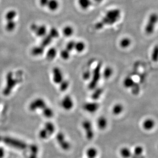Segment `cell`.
<instances>
[{
	"mask_svg": "<svg viewBox=\"0 0 158 158\" xmlns=\"http://www.w3.org/2000/svg\"><path fill=\"white\" fill-rule=\"evenodd\" d=\"M1 137L0 136V141H1Z\"/></svg>",
	"mask_w": 158,
	"mask_h": 158,
	"instance_id": "bcb514c9",
	"label": "cell"
},
{
	"mask_svg": "<svg viewBox=\"0 0 158 158\" xmlns=\"http://www.w3.org/2000/svg\"><path fill=\"white\" fill-rule=\"evenodd\" d=\"M97 2H101L102 0H95Z\"/></svg>",
	"mask_w": 158,
	"mask_h": 158,
	"instance_id": "ee69618b",
	"label": "cell"
},
{
	"mask_svg": "<svg viewBox=\"0 0 158 158\" xmlns=\"http://www.w3.org/2000/svg\"><path fill=\"white\" fill-rule=\"evenodd\" d=\"M49 0H39V4L42 7H46Z\"/></svg>",
	"mask_w": 158,
	"mask_h": 158,
	"instance_id": "60d3db41",
	"label": "cell"
},
{
	"mask_svg": "<svg viewBox=\"0 0 158 158\" xmlns=\"http://www.w3.org/2000/svg\"><path fill=\"white\" fill-rule=\"evenodd\" d=\"M39 136V137L41 139H43V140L47 139L49 136H50V135L48 134V132H47V130H46L44 128L40 130Z\"/></svg>",
	"mask_w": 158,
	"mask_h": 158,
	"instance_id": "e575fe53",
	"label": "cell"
},
{
	"mask_svg": "<svg viewBox=\"0 0 158 158\" xmlns=\"http://www.w3.org/2000/svg\"><path fill=\"white\" fill-rule=\"evenodd\" d=\"M17 12L14 9L9 10L7 12L5 15V19L6 21H15V17L17 16Z\"/></svg>",
	"mask_w": 158,
	"mask_h": 158,
	"instance_id": "2e32d148",
	"label": "cell"
},
{
	"mask_svg": "<svg viewBox=\"0 0 158 158\" xmlns=\"http://www.w3.org/2000/svg\"><path fill=\"white\" fill-rule=\"evenodd\" d=\"M123 84L124 86L126 88H132L135 84V83L132 78L129 77H127L124 79Z\"/></svg>",
	"mask_w": 158,
	"mask_h": 158,
	"instance_id": "ffe728a7",
	"label": "cell"
},
{
	"mask_svg": "<svg viewBox=\"0 0 158 158\" xmlns=\"http://www.w3.org/2000/svg\"><path fill=\"white\" fill-rule=\"evenodd\" d=\"M48 35H49L52 39H56L59 37V32L58 30L55 27H52L50 29Z\"/></svg>",
	"mask_w": 158,
	"mask_h": 158,
	"instance_id": "836d02e7",
	"label": "cell"
},
{
	"mask_svg": "<svg viewBox=\"0 0 158 158\" xmlns=\"http://www.w3.org/2000/svg\"><path fill=\"white\" fill-rule=\"evenodd\" d=\"M100 105L96 102H88L83 105V108L85 111L89 113H95L99 108Z\"/></svg>",
	"mask_w": 158,
	"mask_h": 158,
	"instance_id": "8fae6325",
	"label": "cell"
},
{
	"mask_svg": "<svg viewBox=\"0 0 158 158\" xmlns=\"http://www.w3.org/2000/svg\"><path fill=\"white\" fill-rule=\"evenodd\" d=\"M132 89H133V91L134 92L135 94H136V93H139V89H140V88H139V86H138V85L135 84L134 85V86L132 87Z\"/></svg>",
	"mask_w": 158,
	"mask_h": 158,
	"instance_id": "b9f144b4",
	"label": "cell"
},
{
	"mask_svg": "<svg viewBox=\"0 0 158 158\" xmlns=\"http://www.w3.org/2000/svg\"><path fill=\"white\" fill-rule=\"evenodd\" d=\"M132 40L128 37H124L120 40V46L123 49H126L132 44Z\"/></svg>",
	"mask_w": 158,
	"mask_h": 158,
	"instance_id": "e0dca14e",
	"label": "cell"
},
{
	"mask_svg": "<svg viewBox=\"0 0 158 158\" xmlns=\"http://www.w3.org/2000/svg\"><path fill=\"white\" fill-rule=\"evenodd\" d=\"M103 90L101 88H98L95 90V91L92 95V99L93 100H97L102 95Z\"/></svg>",
	"mask_w": 158,
	"mask_h": 158,
	"instance_id": "d590c367",
	"label": "cell"
},
{
	"mask_svg": "<svg viewBox=\"0 0 158 158\" xmlns=\"http://www.w3.org/2000/svg\"><path fill=\"white\" fill-rule=\"evenodd\" d=\"M124 111V106L121 103H117L115 104L112 108V112L113 115L116 116L121 114Z\"/></svg>",
	"mask_w": 158,
	"mask_h": 158,
	"instance_id": "d6986e66",
	"label": "cell"
},
{
	"mask_svg": "<svg viewBox=\"0 0 158 158\" xmlns=\"http://www.w3.org/2000/svg\"><path fill=\"white\" fill-rule=\"evenodd\" d=\"M79 6L83 10H87L91 6L92 2L91 0H78Z\"/></svg>",
	"mask_w": 158,
	"mask_h": 158,
	"instance_id": "ac0fdd59",
	"label": "cell"
},
{
	"mask_svg": "<svg viewBox=\"0 0 158 158\" xmlns=\"http://www.w3.org/2000/svg\"><path fill=\"white\" fill-rule=\"evenodd\" d=\"M143 149L140 146H138L134 148V154H132V156L130 158H139L140 156H142L143 153Z\"/></svg>",
	"mask_w": 158,
	"mask_h": 158,
	"instance_id": "f1b7e54d",
	"label": "cell"
},
{
	"mask_svg": "<svg viewBox=\"0 0 158 158\" xmlns=\"http://www.w3.org/2000/svg\"><path fill=\"white\" fill-rule=\"evenodd\" d=\"M44 51V47L41 45L33 48V49L31 50V52L33 56H39L43 54Z\"/></svg>",
	"mask_w": 158,
	"mask_h": 158,
	"instance_id": "484cf974",
	"label": "cell"
},
{
	"mask_svg": "<svg viewBox=\"0 0 158 158\" xmlns=\"http://www.w3.org/2000/svg\"><path fill=\"white\" fill-rule=\"evenodd\" d=\"M91 72H90L89 70L85 71L83 74V78L85 80H88L89 79H90L91 77Z\"/></svg>",
	"mask_w": 158,
	"mask_h": 158,
	"instance_id": "ab89813d",
	"label": "cell"
},
{
	"mask_svg": "<svg viewBox=\"0 0 158 158\" xmlns=\"http://www.w3.org/2000/svg\"><path fill=\"white\" fill-rule=\"evenodd\" d=\"M3 141L9 146L19 150H24L26 147V144L24 142L11 138L5 137L3 139Z\"/></svg>",
	"mask_w": 158,
	"mask_h": 158,
	"instance_id": "5b68a950",
	"label": "cell"
},
{
	"mask_svg": "<svg viewBox=\"0 0 158 158\" xmlns=\"http://www.w3.org/2000/svg\"><path fill=\"white\" fill-rule=\"evenodd\" d=\"M74 28L70 25H67L63 28V35L65 37H71L74 34Z\"/></svg>",
	"mask_w": 158,
	"mask_h": 158,
	"instance_id": "44dd1931",
	"label": "cell"
},
{
	"mask_svg": "<svg viewBox=\"0 0 158 158\" xmlns=\"http://www.w3.org/2000/svg\"><path fill=\"white\" fill-rule=\"evenodd\" d=\"M17 81L13 78V74L12 72H9L7 74L6 76V85L5 87L3 93L5 96H8L11 93L12 90L15 87V85L17 84Z\"/></svg>",
	"mask_w": 158,
	"mask_h": 158,
	"instance_id": "3957f363",
	"label": "cell"
},
{
	"mask_svg": "<svg viewBox=\"0 0 158 158\" xmlns=\"http://www.w3.org/2000/svg\"><path fill=\"white\" fill-rule=\"evenodd\" d=\"M86 155L88 158H95L97 155V150L93 147L89 148L87 150Z\"/></svg>",
	"mask_w": 158,
	"mask_h": 158,
	"instance_id": "f546056e",
	"label": "cell"
},
{
	"mask_svg": "<svg viewBox=\"0 0 158 158\" xmlns=\"http://www.w3.org/2000/svg\"><path fill=\"white\" fill-rule=\"evenodd\" d=\"M158 23V14L156 13H152L148 17L145 25L144 31L146 35H152L154 33L156 26Z\"/></svg>",
	"mask_w": 158,
	"mask_h": 158,
	"instance_id": "7a4b0ae2",
	"label": "cell"
},
{
	"mask_svg": "<svg viewBox=\"0 0 158 158\" xmlns=\"http://www.w3.org/2000/svg\"><path fill=\"white\" fill-rule=\"evenodd\" d=\"M82 127L85 132L87 139L89 140L93 139L94 132L93 129V126L90 122L87 120L83 122Z\"/></svg>",
	"mask_w": 158,
	"mask_h": 158,
	"instance_id": "52a82bcc",
	"label": "cell"
},
{
	"mask_svg": "<svg viewBox=\"0 0 158 158\" xmlns=\"http://www.w3.org/2000/svg\"><path fill=\"white\" fill-rule=\"evenodd\" d=\"M52 79L56 84H60L64 80L63 72L58 67H54L52 70Z\"/></svg>",
	"mask_w": 158,
	"mask_h": 158,
	"instance_id": "9c48e42d",
	"label": "cell"
},
{
	"mask_svg": "<svg viewBox=\"0 0 158 158\" xmlns=\"http://www.w3.org/2000/svg\"><path fill=\"white\" fill-rule=\"evenodd\" d=\"M139 158H145V157H144V156H140Z\"/></svg>",
	"mask_w": 158,
	"mask_h": 158,
	"instance_id": "f6af8a7d",
	"label": "cell"
},
{
	"mask_svg": "<svg viewBox=\"0 0 158 158\" xmlns=\"http://www.w3.org/2000/svg\"><path fill=\"white\" fill-rule=\"evenodd\" d=\"M42 110H43V111H42L43 115L45 118H52L54 117V111H52V109L50 107L46 106L45 107L43 108Z\"/></svg>",
	"mask_w": 158,
	"mask_h": 158,
	"instance_id": "603a6c76",
	"label": "cell"
},
{
	"mask_svg": "<svg viewBox=\"0 0 158 158\" xmlns=\"http://www.w3.org/2000/svg\"><path fill=\"white\" fill-rule=\"evenodd\" d=\"M61 106L66 111H70L74 107V101L70 95H66L61 101Z\"/></svg>",
	"mask_w": 158,
	"mask_h": 158,
	"instance_id": "30bf717a",
	"label": "cell"
},
{
	"mask_svg": "<svg viewBox=\"0 0 158 158\" xmlns=\"http://www.w3.org/2000/svg\"><path fill=\"white\" fill-rule=\"evenodd\" d=\"M60 89L62 91H65L70 86V83L67 80H63L60 84Z\"/></svg>",
	"mask_w": 158,
	"mask_h": 158,
	"instance_id": "8d00e7d4",
	"label": "cell"
},
{
	"mask_svg": "<svg viewBox=\"0 0 158 158\" xmlns=\"http://www.w3.org/2000/svg\"><path fill=\"white\" fill-rule=\"evenodd\" d=\"M151 58L154 62L158 61V45H156L152 51Z\"/></svg>",
	"mask_w": 158,
	"mask_h": 158,
	"instance_id": "d6a6232c",
	"label": "cell"
},
{
	"mask_svg": "<svg viewBox=\"0 0 158 158\" xmlns=\"http://www.w3.org/2000/svg\"><path fill=\"white\" fill-rule=\"evenodd\" d=\"M35 35L38 37H44L47 35V27L44 25L37 24L35 28L33 31Z\"/></svg>",
	"mask_w": 158,
	"mask_h": 158,
	"instance_id": "7c38bea8",
	"label": "cell"
},
{
	"mask_svg": "<svg viewBox=\"0 0 158 158\" xmlns=\"http://www.w3.org/2000/svg\"><path fill=\"white\" fill-rule=\"evenodd\" d=\"M56 50L54 48H52L49 49L46 54V58L49 60H54L56 56Z\"/></svg>",
	"mask_w": 158,
	"mask_h": 158,
	"instance_id": "4dcf8cb0",
	"label": "cell"
},
{
	"mask_svg": "<svg viewBox=\"0 0 158 158\" xmlns=\"http://www.w3.org/2000/svg\"><path fill=\"white\" fill-rule=\"evenodd\" d=\"M86 47L85 44L82 41H78L75 43L74 49L78 52H82L84 50Z\"/></svg>",
	"mask_w": 158,
	"mask_h": 158,
	"instance_id": "d4e9b609",
	"label": "cell"
},
{
	"mask_svg": "<svg viewBox=\"0 0 158 158\" xmlns=\"http://www.w3.org/2000/svg\"><path fill=\"white\" fill-rule=\"evenodd\" d=\"M75 43H76V42L74 41H70L67 44L66 49L67 50H68L69 52H70V51L73 50V49H74V48Z\"/></svg>",
	"mask_w": 158,
	"mask_h": 158,
	"instance_id": "f35d334b",
	"label": "cell"
},
{
	"mask_svg": "<svg viewBox=\"0 0 158 158\" xmlns=\"http://www.w3.org/2000/svg\"><path fill=\"white\" fill-rule=\"evenodd\" d=\"M156 125V122L154 120L151 118H147L143 122L142 126L143 129L146 130L150 131L154 129L155 126Z\"/></svg>",
	"mask_w": 158,
	"mask_h": 158,
	"instance_id": "4fadbf2b",
	"label": "cell"
},
{
	"mask_svg": "<svg viewBox=\"0 0 158 158\" xmlns=\"http://www.w3.org/2000/svg\"><path fill=\"white\" fill-rule=\"evenodd\" d=\"M4 150L2 147H0V158H3L4 156Z\"/></svg>",
	"mask_w": 158,
	"mask_h": 158,
	"instance_id": "7bdbcfd3",
	"label": "cell"
},
{
	"mask_svg": "<svg viewBox=\"0 0 158 158\" xmlns=\"http://www.w3.org/2000/svg\"><path fill=\"white\" fill-rule=\"evenodd\" d=\"M60 56H61V58L63 59L67 60L70 58V52L68 50H67L66 49H64L61 52Z\"/></svg>",
	"mask_w": 158,
	"mask_h": 158,
	"instance_id": "74e56055",
	"label": "cell"
},
{
	"mask_svg": "<svg viewBox=\"0 0 158 158\" xmlns=\"http://www.w3.org/2000/svg\"><path fill=\"white\" fill-rule=\"evenodd\" d=\"M17 26V23L15 21H7L6 24L5 26V29L8 32H12L13 31Z\"/></svg>",
	"mask_w": 158,
	"mask_h": 158,
	"instance_id": "83f0119b",
	"label": "cell"
},
{
	"mask_svg": "<svg viewBox=\"0 0 158 158\" xmlns=\"http://www.w3.org/2000/svg\"><path fill=\"white\" fill-rule=\"evenodd\" d=\"M59 7L60 3L58 0H49L46 7L49 11L54 12L58 9Z\"/></svg>",
	"mask_w": 158,
	"mask_h": 158,
	"instance_id": "5bb4252c",
	"label": "cell"
},
{
	"mask_svg": "<svg viewBox=\"0 0 158 158\" xmlns=\"http://www.w3.org/2000/svg\"><path fill=\"white\" fill-rule=\"evenodd\" d=\"M43 38V39L42 40V41L41 46L43 47H45L46 46L49 45L52 43L53 39L48 34H47Z\"/></svg>",
	"mask_w": 158,
	"mask_h": 158,
	"instance_id": "1f68e13d",
	"label": "cell"
},
{
	"mask_svg": "<svg viewBox=\"0 0 158 158\" xmlns=\"http://www.w3.org/2000/svg\"><path fill=\"white\" fill-rule=\"evenodd\" d=\"M56 140L59 145L61 146L63 150H68L70 148V145L68 142L65 139V136L62 133H58L56 135Z\"/></svg>",
	"mask_w": 158,
	"mask_h": 158,
	"instance_id": "ba28073f",
	"label": "cell"
},
{
	"mask_svg": "<svg viewBox=\"0 0 158 158\" xmlns=\"http://www.w3.org/2000/svg\"><path fill=\"white\" fill-rule=\"evenodd\" d=\"M113 73V70L110 66H107L103 71V77L105 79H108L111 78Z\"/></svg>",
	"mask_w": 158,
	"mask_h": 158,
	"instance_id": "7402d4cb",
	"label": "cell"
},
{
	"mask_svg": "<svg viewBox=\"0 0 158 158\" xmlns=\"http://www.w3.org/2000/svg\"><path fill=\"white\" fill-rule=\"evenodd\" d=\"M121 156L123 158H130L132 156V152L127 147H123L120 150Z\"/></svg>",
	"mask_w": 158,
	"mask_h": 158,
	"instance_id": "cb8c5ba5",
	"label": "cell"
},
{
	"mask_svg": "<svg viewBox=\"0 0 158 158\" xmlns=\"http://www.w3.org/2000/svg\"><path fill=\"white\" fill-rule=\"evenodd\" d=\"M46 106L45 101L41 98L33 100L29 105V109L31 111H35L37 109H43Z\"/></svg>",
	"mask_w": 158,
	"mask_h": 158,
	"instance_id": "8992f818",
	"label": "cell"
},
{
	"mask_svg": "<svg viewBox=\"0 0 158 158\" xmlns=\"http://www.w3.org/2000/svg\"><path fill=\"white\" fill-rule=\"evenodd\" d=\"M107 124L108 121L105 117L102 116L98 118L97 120V126L99 129L101 130H104L107 127Z\"/></svg>",
	"mask_w": 158,
	"mask_h": 158,
	"instance_id": "9a60e30c",
	"label": "cell"
},
{
	"mask_svg": "<svg viewBox=\"0 0 158 158\" xmlns=\"http://www.w3.org/2000/svg\"><path fill=\"white\" fill-rule=\"evenodd\" d=\"M44 128L46 130H47V132H48V134H49L50 136L52 135L54 133L55 129H56L55 126L52 122H47L45 124Z\"/></svg>",
	"mask_w": 158,
	"mask_h": 158,
	"instance_id": "4316f807",
	"label": "cell"
},
{
	"mask_svg": "<svg viewBox=\"0 0 158 158\" xmlns=\"http://www.w3.org/2000/svg\"><path fill=\"white\" fill-rule=\"evenodd\" d=\"M101 66L102 64L100 63L97 64V66L95 67V70H93V74H91L93 77H92V81L90 84L89 85V88L91 89H93L95 88L97 84V83L100 80L101 76Z\"/></svg>",
	"mask_w": 158,
	"mask_h": 158,
	"instance_id": "277c9868",
	"label": "cell"
},
{
	"mask_svg": "<svg viewBox=\"0 0 158 158\" xmlns=\"http://www.w3.org/2000/svg\"><path fill=\"white\" fill-rule=\"evenodd\" d=\"M121 16V11L120 9H111L106 12L100 22L103 27L105 25H112L119 20Z\"/></svg>",
	"mask_w": 158,
	"mask_h": 158,
	"instance_id": "6da1fadb",
	"label": "cell"
}]
</instances>
